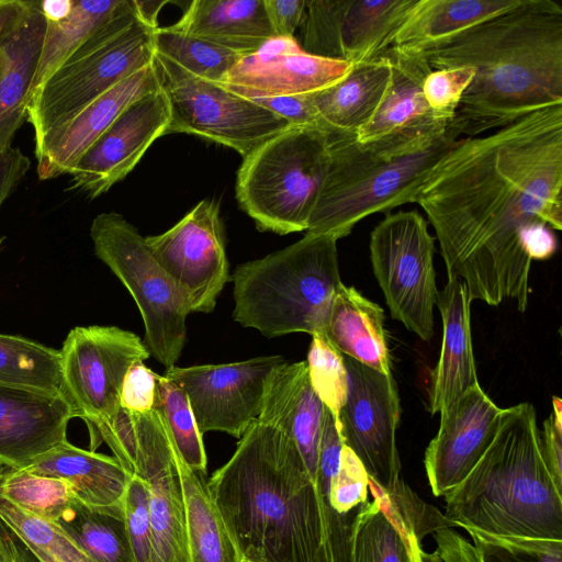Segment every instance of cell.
Returning a JSON list of instances; mask_svg holds the SVG:
<instances>
[{"label":"cell","instance_id":"1","mask_svg":"<svg viewBox=\"0 0 562 562\" xmlns=\"http://www.w3.org/2000/svg\"><path fill=\"white\" fill-rule=\"evenodd\" d=\"M562 104L483 136L460 138L422 182L414 203L439 241L448 279L470 300L528 305L531 259L520 233L562 228Z\"/></svg>","mask_w":562,"mask_h":562},{"label":"cell","instance_id":"2","mask_svg":"<svg viewBox=\"0 0 562 562\" xmlns=\"http://www.w3.org/2000/svg\"><path fill=\"white\" fill-rule=\"evenodd\" d=\"M426 57L431 69L474 70L446 134L458 140L495 131L562 104V7L553 0H519Z\"/></svg>","mask_w":562,"mask_h":562},{"label":"cell","instance_id":"3","mask_svg":"<svg viewBox=\"0 0 562 562\" xmlns=\"http://www.w3.org/2000/svg\"><path fill=\"white\" fill-rule=\"evenodd\" d=\"M207 486L245 562H324L325 512L283 429L257 418Z\"/></svg>","mask_w":562,"mask_h":562},{"label":"cell","instance_id":"4","mask_svg":"<svg viewBox=\"0 0 562 562\" xmlns=\"http://www.w3.org/2000/svg\"><path fill=\"white\" fill-rule=\"evenodd\" d=\"M445 509L452 527L562 540V490L547 467L530 403L503 409L495 438L469 474L445 495Z\"/></svg>","mask_w":562,"mask_h":562},{"label":"cell","instance_id":"5","mask_svg":"<svg viewBox=\"0 0 562 562\" xmlns=\"http://www.w3.org/2000/svg\"><path fill=\"white\" fill-rule=\"evenodd\" d=\"M327 135V170L306 233L337 240L369 215L414 203L422 182L458 142L446 133L371 143Z\"/></svg>","mask_w":562,"mask_h":562},{"label":"cell","instance_id":"6","mask_svg":"<svg viewBox=\"0 0 562 562\" xmlns=\"http://www.w3.org/2000/svg\"><path fill=\"white\" fill-rule=\"evenodd\" d=\"M233 318L268 338L324 334L342 284L337 239L306 233L294 244L238 265L232 276Z\"/></svg>","mask_w":562,"mask_h":562},{"label":"cell","instance_id":"7","mask_svg":"<svg viewBox=\"0 0 562 562\" xmlns=\"http://www.w3.org/2000/svg\"><path fill=\"white\" fill-rule=\"evenodd\" d=\"M135 0L114 13L34 92L26 113L35 144L111 88L154 63L155 31Z\"/></svg>","mask_w":562,"mask_h":562},{"label":"cell","instance_id":"8","mask_svg":"<svg viewBox=\"0 0 562 562\" xmlns=\"http://www.w3.org/2000/svg\"><path fill=\"white\" fill-rule=\"evenodd\" d=\"M327 138L318 127L292 125L243 158L236 199L258 229L307 231L327 170Z\"/></svg>","mask_w":562,"mask_h":562},{"label":"cell","instance_id":"9","mask_svg":"<svg viewBox=\"0 0 562 562\" xmlns=\"http://www.w3.org/2000/svg\"><path fill=\"white\" fill-rule=\"evenodd\" d=\"M90 432L92 451L105 442L122 467L145 482L158 562H189L181 457L160 411L156 406L146 413L120 408Z\"/></svg>","mask_w":562,"mask_h":562},{"label":"cell","instance_id":"10","mask_svg":"<svg viewBox=\"0 0 562 562\" xmlns=\"http://www.w3.org/2000/svg\"><path fill=\"white\" fill-rule=\"evenodd\" d=\"M95 256L134 299L145 328L144 344L166 371L175 367L186 342L188 303L157 262L138 229L115 212L100 213L90 227Z\"/></svg>","mask_w":562,"mask_h":562},{"label":"cell","instance_id":"11","mask_svg":"<svg viewBox=\"0 0 562 562\" xmlns=\"http://www.w3.org/2000/svg\"><path fill=\"white\" fill-rule=\"evenodd\" d=\"M154 64L169 102L166 134L201 136L234 149L244 158L292 126L258 102L199 78L156 52Z\"/></svg>","mask_w":562,"mask_h":562},{"label":"cell","instance_id":"12","mask_svg":"<svg viewBox=\"0 0 562 562\" xmlns=\"http://www.w3.org/2000/svg\"><path fill=\"white\" fill-rule=\"evenodd\" d=\"M369 249L392 317L423 340H430L438 290L435 238L427 221L417 211L387 213L371 232Z\"/></svg>","mask_w":562,"mask_h":562},{"label":"cell","instance_id":"13","mask_svg":"<svg viewBox=\"0 0 562 562\" xmlns=\"http://www.w3.org/2000/svg\"><path fill=\"white\" fill-rule=\"evenodd\" d=\"M59 352L68 401L90 431L117 414L127 371L150 357L133 331L100 325L72 328Z\"/></svg>","mask_w":562,"mask_h":562},{"label":"cell","instance_id":"14","mask_svg":"<svg viewBox=\"0 0 562 562\" xmlns=\"http://www.w3.org/2000/svg\"><path fill=\"white\" fill-rule=\"evenodd\" d=\"M348 395L339 414L344 443L359 458L369 477L385 492L402 482L396 430L401 403L392 374H384L344 356Z\"/></svg>","mask_w":562,"mask_h":562},{"label":"cell","instance_id":"15","mask_svg":"<svg viewBox=\"0 0 562 562\" xmlns=\"http://www.w3.org/2000/svg\"><path fill=\"white\" fill-rule=\"evenodd\" d=\"M145 241L183 294L190 313L213 312L231 279L218 203L200 201L168 231Z\"/></svg>","mask_w":562,"mask_h":562},{"label":"cell","instance_id":"16","mask_svg":"<svg viewBox=\"0 0 562 562\" xmlns=\"http://www.w3.org/2000/svg\"><path fill=\"white\" fill-rule=\"evenodd\" d=\"M284 361L272 355L231 363L175 366L165 375L186 392L201 435L222 431L239 439L260 415L268 376Z\"/></svg>","mask_w":562,"mask_h":562},{"label":"cell","instance_id":"17","mask_svg":"<svg viewBox=\"0 0 562 562\" xmlns=\"http://www.w3.org/2000/svg\"><path fill=\"white\" fill-rule=\"evenodd\" d=\"M169 120V102L161 87L134 101L76 162L68 173L70 189L90 199L109 191L166 134Z\"/></svg>","mask_w":562,"mask_h":562},{"label":"cell","instance_id":"18","mask_svg":"<svg viewBox=\"0 0 562 562\" xmlns=\"http://www.w3.org/2000/svg\"><path fill=\"white\" fill-rule=\"evenodd\" d=\"M480 384L442 409L424 458L434 496H445L469 474L495 438L503 415Z\"/></svg>","mask_w":562,"mask_h":562},{"label":"cell","instance_id":"19","mask_svg":"<svg viewBox=\"0 0 562 562\" xmlns=\"http://www.w3.org/2000/svg\"><path fill=\"white\" fill-rule=\"evenodd\" d=\"M351 64L305 53L295 37H272L243 56L220 82L248 99L302 95L321 91L340 79Z\"/></svg>","mask_w":562,"mask_h":562},{"label":"cell","instance_id":"20","mask_svg":"<svg viewBox=\"0 0 562 562\" xmlns=\"http://www.w3.org/2000/svg\"><path fill=\"white\" fill-rule=\"evenodd\" d=\"M76 413L59 394L0 383V464L24 469L68 441L67 426Z\"/></svg>","mask_w":562,"mask_h":562},{"label":"cell","instance_id":"21","mask_svg":"<svg viewBox=\"0 0 562 562\" xmlns=\"http://www.w3.org/2000/svg\"><path fill=\"white\" fill-rule=\"evenodd\" d=\"M160 89L155 64L134 72L71 120L35 144L37 176L49 180L68 175L85 151L134 101Z\"/></svg>","mask_w":562,"mask_h":562},{"label":"cell","instance_id":"22","mask_svg":"<svg viewBox=\"0 0 562 562\" xmlns=\"http://www.w3.org/2000/svg\"><path fill=\"white\" fill-rule=\"evenodd\" d=\"M391 79L371 119L357 132L360 143L446 133L447 123L428 106L423 82L432 70L426 56L389 47Z\"/></svg>","mask_w":562,"mask_h":562},{"label":"cell","instance_id":"23","mask_svg":"<svg viewBox=\"0 0 562 562\" xmlns=\"http://www.w3.org/2000/svg\"><path fill=\"white\" fill-rule=\"evenodd\" d=\"M324 416L325 405L312 387L306 361H284L271 371L258 419L292 437L315 488Z\"/></svg>","mask_w":562,"mask_h":562},{"label":"cell","instance_id":"24","mask_svg":"<svg viewBox=\"0 0 562 562\" xmlns=\"http://www.w3.org/2000/svg\"><path fill=\"white\" fill-rule=\"evenodd\" d=\"M465 284L448 279L438 292L437 303L442 318V344L428 387V411L440 413L463 393L479 384L471 340L470 304Z\"/></svg>","mask_w":562,"mask_h":562},{"label":"cell","instance_id":"25","mask_svg":"<svg viewBox=\"0 0 562 562\" xmlns=\"http://www.w3.org/2000/svg\"><path fill=\"white\" fill-rule=\"evenodd\" d=\"M46 31L40 1L29 0L19 23L0 42V153L26 120Z\"/></svg>","mask_w":562,"mask_h":562},{"label":"cell","instance_id":"26","mask_svg":"<svg viewBox=\"0 0 562 562\" xmlns=\"http://www.w3.org/2000/svg\"><path fill=\"white\" fill-rule=\"evenodd\" d=\"M23 470L68 483L78 501L92 507L123 505L133 476L114 458L83 450L66 441L34 460Z\"/></svg>","mask_w":562,"mask_h":562},{"label":"cell","instance_id":"27","mask_svg":"<svg viewBox=\"0 0 562 562\" xmlns=\"http://www.w3.org/2000/svg\"><path fill=\"white\" fill-rule=\"evenodd\" d=\"M170 26L243 56L276 37L265 0H194Z\"/></svg>","mask_w":562,"mask_h":562},{"label":"cell","instance_id":"28","mask_svg":"<svg viewBox=\"0 0 562 562\" xmlns=\"http://www.w3.org/2000/svg\"><path fill=\"white\" fill-rule=\"evenodd\" d=\"M391 72L390 58L382 52L370 60L352 64L342 79L308 94L321 127L327 133L356 135L381 102Z\"/></svg>","mask_w":562,"mask_h":562},{"label":"cell","instance_id":"29","mask_svg":"<svg viewBox=\"0 0 562 562\" xmlns=\"http://www.w3.org/2000/svg\"><path fill=\"white\" fill-rule=\"evenodd\" d=\"M519 0H416L392 37L398 50L426 56L453 37L517 4Z\"/></svg>","mask_w":562,"mask_h":562},{"label":"cell","instance_id":"30","mask_svg":"<svg viewBox=\"0 0 562 562\" xmlns=\"http://www.w3.org/2000/svg\"><path fill=\"white\" fill-rule=\"evenodd\" d=\"M384 319L380 305L342 283L334 299L324 335L344 356L392 374Z\"/></svg>","mask_w":562,"mask_h":562},{"label":"cell","instance_id":"31","mask_svg":"<svg viewBox=\"0 0 562 562\" xmlns=\"http://www.w3.org/2000/svg\"><path fill=\"white\" fill-rule=\"evenodd\" d=\"M179 472L189 562H245L210 493L207 472L191 469L182 458Z\"/></svg>","mask_w":562,"mask_h":562},{"label":"cell","instance_id":"32","mask_svg":"<svg viewBox=\"0 0 562 562\" xmlns=\"http://www.w3.org/2000/svg\"><path fill=\"white\" fill-rule=\"evenodd\" d=\"M372 498L355 512L348 539V562H409L397 512L386 492L370 479Z\"/></svg>","mask_w":562,"mask_h":562},{"label":"cell","instance_id":"33","mask_svg":"<svg viewBox=\"0 0 562 562\" xmlns=\"http://www.w3.org/2000/svg\"><path fill=\"white\" fill-rule=\"evenodd\" d=\"M53 524L94 562H135L123 505L92 507L74 497Z\"/></svg>","mask_w":562,"mask_h":562},{"label":"cell","instance_id":"34","mask_svg":"<svg viewBox=\"0 0 562 562\" xmlns=\"http://www.w3.org/2000/svg\"><path fill=\"white\" fill-rule=\"evenodd\" d=\"M416 0H350L342 24L344 60H370L391 46L392 37Z\"/></svg>","mask_w":562,"mask_h":562},{"label":"cell","instance_id":"35","mask_svg":"<svg viewBox=\"0 0 562 562\" xmlns=\"http://www.w3.org/2000/svg\"><path fill=\"white\" fill-rule=\"evenodd\" d=\"M122 1L74 0L66 16L58 21H46L31 98L46 79L114 13Z\"/></svg>","mask_w":562,"mask_h":562},{"label":"cell","instance_id":"36","mask_svg":"<svg viewBox=\"0 0 562 562\" xmlns=\"http://www.w3.org/2000/svg\"><path fill=\"white\" fill-rule=\"evenodd\" d=\"M0 383L65 396L59 350L19 336L0 334Z\"/></svg>","mask_w":562,"mask_h":562},{"label":"cell","instance_id":"37","mask_svg":"<svg viewBox=\"0 0 562 562\" xmlns=\"http://www.w3.org/2000/svg\"><path fill=\"white\" fill-rule=\"evenodd\" d=\"M155 52L190 74L220 83L241 54L177 31L171 26L155 31Z\"/></svg>","mask_w":562,"mask_h":562},{"label":"cell","instance_id":"38","mask_svg":"<svg viewBox=\"0 0 562 562\" xmlns=\"http://www.w3.org/2000/svg\"><path fill=\"white\" fill-rule=\"evenodd\" d=\"M0 496L49 522H55L75 497L68 483L63 480L8 468L0 473Z\"/></svg>","mask_w":562,"mask_h":562},{"label":"cell","instance_id":"39","mask_svg":"<svg viewBox=\"0 0 562 562\" xmlns=\"http://www.w3.org/2000/svg\"><path fill=\"white\" fill-rule=\"evenodd\" d=\"M0 519L40 562H94L55 524L18 508L1 496Z\"/></svg>","mask_w":562,"mask_h":562},{"label":"cell","instance_id":"40","mask_svg":"<svg viewBox=\"0 0 562 562\" xmlns=\"http://www.w3.org/2000/svg\"><path fill=\"white\" fill-rule=\"evenodd\" d=\"M182 460L193 470L207 472L202 435L183 389L166 375H158L156 403Z\"/></svg>","mask_w":562,"mask_h":562},{"label":"cell","instance_id":"41","mask_svg":"<svg viewBox=\"0 0 562 562\" xmlns=\"http://www.w3.org/2000/svg\"><path fill=\"white\" fill-rule=\"evenodd\" d=\"M308 376L314 392L333 414L339 429L340 409L348 395V372L344 355L324 334L312 335L306 360Z\"/></svg>","mask_w":562,"mask_h":562},{"label":"cell","instance_id":"42","mask_svg":"<svg viewBox=\"0 0 562 562\" xmlns=\"http://www.w3.org/2000/svg\"><path fill=\"white\" fill-rule=\"evenodd\" d=\"M350 0H306L301 48L311 55L344 60L342 24ZM346 61V60H345Z\"/></svg>","mask_w":562,"mask_h":562},{"label":"cell","instance_id":"43","mask_svg":"<svg viewBox=\"0 0 562 562\" xmlns=\"http://www.w3.org/2000/svg\"><path fill=\"white\" fill-rule=\"evenodd\" d=\"M461 528L469 533L479 562H562V540L499 536Z\"/></svg>","mask_w":562,"mask_h":562},{"label":"cell","instance_id":"44","mask_svg":"<svg viewBox=\"0 0 562 562\" xmlns=\"http://www.w3.org/2000/svg\"><path fill=\"white\" fill-rule=\"evenodd\" d=\"M125 526L135 562H158L145 482L133 475L123 497Z\"/></svg>","mask_w":562,"mask_h":562},{"label":"cell","instance_id":"45","mask_svg":"<svg viewBox=\"0 0 562 562\" xmlns=\"http://www.w3.org/2000/svg\"><path fill=\"white\" fill-rule=\"evenodd\" d=\"M370 477L355 452L342 446L339 467L330 482L327 505L336 514L349 516L369 497Z\"/></svg>","mask_w":562,"mask_h":562},{"label":"cell","instance_id":"46","mask_svg":"<svg viewBox=\"0 0 562 562\" xmlns=\"http://www.w3.org/2000/svg\"><path fill=\"white\" fill-rule=\"evenodd\" d=\"M474 70L470 66L432 69L423 82V93L434 114L449 124L472 82Z\"/></svg>","mask_w":562,"mask_h":562},{"label":"cell","instance_id":"47","mask_svg":"<svg viewBox=\"0 0 562 562\" xmlns=\"http://www.w3.org/2000/svg\"><path fill=\"white\" fill-rule=\"evenodd\" d=\"M157 373L144 362H136L127 371L120 395V408L134 413H146L155 407Z\"/></svg>","mask_w":562,"mask_h":562},{"label":"cell","instance_id":"48","mask_svg":"<svg viewBox=\"0 0 562 562\" xmlns=\"http://www.w3.org/2000/svg\"><path fill=\"white\" fill-rule=\"evenodd\" d=\"M553 411L543 423L542 452L555 485L562 490V403L552 397Z\"/></svg>","mask_w":562,"mask_h":562},{"label":"cell","instance_id":"49","mask_svg":"<svg viewBox=\"0 0 562 562\" xmlns=\"http://www.w3.org/2000/svg\"><path fill=\"white\" fill-rule=\"evenodd\" d=\"M254 101L283 117L291 125L315 126L323 130L308 94L260 98Z\"/></svg>","mask_w":562,"mask_h":562},{"label":"cell","instance_id":"50","mask_svg":"<svg viewBox=\"0 0 562 562\" xmlns=\"http://www.w3.org/2000/svg\"><path fill=\"white\" fill-rule=\"evenodd\" d=\"M306 0H265L267 14L277 37H294L301 26Z\"/></svg>","mask_w":562,"mask_h":562},{"label":"cell","instance_id":"51","mask_svg":"<svg viewBox=\"0 0 562 562\" xmlns=\"http://www.w3.org/2000/svg\"><path fill=\"white\" fill-rule=\"evenodd\" d=\"M432 538L442 562H479L472 542L451 527L436 529Z\"/></svg>","mask_w":562,"mask_h":562},{"label":"cell","instance_id":"52","mask_svg":"<svg viewBox=\"0 0 562 562\" xmlns=\"http://www.w3.org/2000/svg\"><path fill=\"white\" fill-rule=\"evenodd\" d=\"M31 167V160L20 148L0 153V207L18 187Z\"/></svg>","mask_w":562,"mask_h":562},{"label":"cell","instance_id":"53","mask_svg":"<svg viewBox=\"0 0 562 562\" xmlns=\"http://www.w3.org/2000/svg\"><path fill=\"white\" fill-rule=\"evenodd\" d=\"M520 244L531 260L549 259L558 247L553 229L543 222H533L525 226L520 233Z\"/></svg>","mask_w":562,"mask_h":562},{"label":"cell","instance_id":"54","mask_svg":"<svg viewBox=\"0 0 562 562\" xmlns=\"http://www.w3.org/2000/svg\"><path fill=\"white\" fill-rule=\"evenodd\" d=\"M25 543L0 519V562H36Z\"/></svg>","mask_w":562,"mask_h":562},{"label":"cell","instance_id":"55","mask_svg":"<svg viewBox=\"0 0 562 562\" xmlns=\"http://www.w3.org/2000/svg\"><path fill=\"white\" fill-rule=\"evenodd\" d=\"M29 0H0V42L19 23Z\"/></svg>","mask_w":562,"mask_h":562},{"label":"cell","instance_id":"56","mask_svg":"<svg viewBox=\"0 0 562 562\" xmlns=\"http://www.w3.org/2000/svg\"><path fill=\"white\" fill-rule=\"evenodd\" d=\"M406 546L409 562H442L436 550L427 552L424 549L423 540L415 533L406 537Z\"/></svg>","mask_w":562,"mask_h":562},{"label":"cell","instance_id":"57","mask_svg":"<svg viewBox=\"0 0 562 562\" xmlns=\"http://www.w3.org/2000/svg\"><path fill=\"white\" fill-rule=\"evenodd\" d=\"M4 467L0 464V473L3 471Z\"/></svg>","mask_w":562,"mask_h":562},{"label":"cell","instance_id":"58","mask_svg":"<svg viewBox=\"0 0 562 562\" xmlns=\"http://www.w3.org/2000/svg\"><path fill=\"white\" fill-rule=\"evenodd\" d=\"M400 515H401V514H400ZM404 518H406V517H404ZM408 519H409V518H408ZM412 520H413V519H412ZM415 521H416V520H415ZM398 522H400V521H398ZM417 522H418V521H417ZM418 524H419V522H418ZM423 526H424V525H423ZM424 527H425V526H424ZM426 528H427V527H426ZM427 529H428V528H427ZM428 531H429V529H428Z\"/></svg>","mask_w":562,"mask_h":562},{"label":"cell","instance_id":"59","mask_svg":"<svg viewBox=\"0 0 562 562\" xmlns=\"http://www.w3.org/2000/svg\"><path fill=\"white\" fill-rule=\"evenodd\" d=\"M36 562H40L38 560H36Z\"/></svg>","mask_w":562,"mask_h":562}]
</instances>
